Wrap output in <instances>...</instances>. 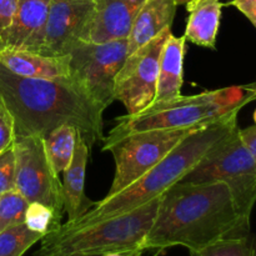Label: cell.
Returning <instances> with one entry per match:
<instances>
[{
  "label": "cell",
  "instance_id": "1",
  "mask_svg": "<svg viewBox=\"0 0 256 256\" xmlns=\"http://www.w3.org/2000/svg\"><path fill=\"white\" fill-rule=\"evenodd\" d=\"M250 235V219L236 206L226 184L179 182L162 195L144 249L188 250Z\"/></svg>",
  "mask_w": 256,
  "mask_h": 256
},
{
  "label": "cell",
  "instance_id": "2",
  "mask_svg": "<svg viewBox=\"0 0 256 256\" xmlns=\"http://www.w3.org/2000/svg\"><path fill=\"white\" fill-rule=\"evenodd\" d=\"M0 95L14 116L16 136H44L69 124L90 148L104 140L105 108L74 76L29 79L0 65Z\"/></svg>",
  "mask_w": 256,
  "mask_h": 256
},
{
  "label": "cell",
  "instance_id": "3",
  "mask_svg": "<svg viewBox=\"0 0 256 256\" xmlns=\"http://www.w3.org/2000/svg\"><path fill=\"white\" fill-rule=\"evenodd\" d=\"M239 112L235 110L192 132L140 179L122 192L94 202L84 215L62 225L68 228L84 226L96 220L124 214L160 198L172 185L182 182L212 148L239 128Z\"/></svg>",
  "mask_w": 256,
  "mask_h": 256
},
{
  "label": "cell",
  "instance_id": "4",
  "mask_svg": "<svg viewBox=\"0 0 256 256\" xmlns=\"http://www.w3.org/2000/svg\"><path fill=\"white\" fill-rule=\"evenodd\" d=\"M160 202L162 196L124 214L84 226L68 228L62 224L59 229L42 238L35 256H102L118 250L144 249Z\"/></svg>",
  "mask_w": 256,
  "mask_h": 256
},
{
  "label": "cell",
  "instance_id": "5",
  "mask_svg": "<svg viewBox=\"0 0 256 256\" xmlns=\"http://www.w3.org/2000/svg\"><path fill=\"white\" fill-rule=\"evenodd\" d=\"M252 102L244 86H229L154 102L136 115L116 119V125L104 139H118L132 132L158 129H185L209 124Z\"/></svg>",
  "mask_w": 256,
  "mask_h": 256
},
{
  "label": "cell",
  "instance_id": "6",
  "mask_svg": "<svg viewBox=\"0 0 256 256\" xmlns=\"http://www.w3.org/2000/svg\"><path fill=\"white\" fill-rule=\"evenodd\" d=\"M182 182H224L242 214L250 219L256 204V162L240 139L239 128L212 148Z\"/></svg>",
  "mask_w": 256,
  "mask_h": 256
},
{
  "label": "cell",
  "instance_id": "7",
  "mask_svg": "<svg viewBox=\"0 0 256 256\" xmlns=\"http://www.w3.org/2000/svg\"><path fill=\"white\" fill-rule=\"evenodd\" d=\"M202 126L146 130L118 139H104L102 152H112L115 162L114 180L106 196L122 192L140 179L188 135Z\"/></svg>",
  "mask_w": 256,
  "mask_h": 256
},
{
  "label": "cell",
  "instance_id": "8",
  "mask_svg": "<svg viewBox=\"0 0 256 256\" xmlns=\"http://www.w3.org/2000/svg\"><path fill=\"white\" fill-rule=\"evenodd\" d=\"M14 152L15 190L28 202H42L62 216V184L48 159L42 135L16 136Z\"/></svg>",
  "mask_w": 256,
  "mask_h": 256
},
{
  "label": "cell",
  "instance_id": "9",
  "mask_svg": "<svg viewBox=\"0 0 256 256\" xmlns=\"http://www.w3.org/2000/svg\"><path fill=\"white\" fill-rule=\"evenodd\" d=\"M72 76L106 109L114 100L115 79L128 56V39L94 44L78 40L69 52Z\"/></svg>",
  "mask_w": 256,
  "mask_h": 256
},
{
  "label": "cell",
  "instance_id": "10",
  "mask_svg": "<svg viewBox=\"0 0 256 256\" xmlns=\"http://www.w3.org/2000/svg\"><path fill=\"white\" fill-rule=\"evenodd\" d=\"M172 29H165L125 59L114 85V100L122 102L126 115H136L154 104L162 46Z\"/></svg>",
  "mask_w": 256,
  "mask_h": 256
},
{
  "label": "cell",
  "instance_id": "11",
  "mask_svg": "<svg viewBox=\"0 0 256 256\" xmlns=\"http://www.w3.org/2000/svg\"><path fill=\"white\" fill-rule=\"evenodd\" d=\"M94 9V0H52L39 52L68 56L80 40Z\"/></svg>",
  "mask_w": 256,
  "mask_h": 256
},
{
  "label": "cell",
  "instance_id": "12",
  "mask_svg": "<svg viewBox=\"0 0 256 256\" xmlns=\"http://www.w3.org/2000/svg\"><path fill=\"white\" fill-rule=\"evenodd\" d=\"M145 0H94V9L80 40L102 42L128 39Z\"/></svg>",
  "mask_w": 256,
  "mask_h": 256
},
{
  "label": "cell",
  "instance_id": "13",
  "mask_svg": "<svg viewBox=\"0 0 256 256\" xmlns=\"http://www.w3.org/2000/svg\"><path fill=\"white\" fill-rule=\"evenodd\" d=\"M0 65L18 76L29 79L72 76L69 56H50L8 45L0 50Z\"/></svg>",
  "mask_w": 256,
  "mask_h": 256
},
{
  "label": "cell",
  "instance_id": "14",
  "mask_svg": "<svg viewBox=\"0 0 256 256\" xmlns=\"http://www.w3.org/2000/svg\"><path fill=\"white\" fill-rule=\"evenodd\" d=\"M50 4L52 0H18L16 12L5 45L39 52Z\"/></svg>",
  "mask_w": 256,
  "mask_h": 256
},
{
  "label": "cell",
  "instance_id": "15",
  "mask_svg": "<svg viewBox=\"0 0 256 256\" xmlns=\"http://www.w3.org/2000/svg\"><path fill=\"white\" fill-rule=\"evenodd\" d=\"M90 149L92 148L86 144L82 135H79L72 162L62 172L64 212L68 214V222L80 218L94 205V202L85 196V175Z\"/></svg>",
  "mask_w": 256,
  "mask_h": 256
},
{
  "label": "cell",
  "instance_id": "16",
  "mask_svg": "<svg viewBox=\"0 0 256 256\" xmlns=\"http://www.w3.org/2000/svg\"><path fill=\"white\" fill-rule=\"evenodd\" d=\"M176 8L175 0H145L135 16L128 38V55L154 39L165 29H172Z\"/></svg>",
  "mask_w": 256,
  "mask_h": 256
},
{
  "label": "cell",
  "instance_id": "17",
  "mask_svg": "<svg viewBox=\"0 0 256 256\" xmlns=\"http://www.w3.org/2000/svg\"><path fill=\"white\" fill-rule=\"evenodd\" d=\"M186 42L184 35L178 38L170 32L168 36L160 55L156 96L154 102H168L182 95Z\"/></svg>",
  "mask_w": 256,
  "mask_h": 256
},
{
  "label": "cell",
  "instance_id": "18",
  "mask_svg": "<svg viewBox=\"0 0 256 256\" xmlns=\"http://www.w3.org/2000/svg\"><path fill=\"white\" fill-rule=\"evenodd\" d=\"M222 4L220 0H198L186 6L189 18L184 36L199 46L215 49Z\"/></svg>",
  "mask_w": 256,
  "mask_h": 256
},
{
  "label": "cell",
  "instance_id": "19",
  "mask_svg": "<svg viewBox=\"0 0 256 256\" xmlns=\"http://www.w3.org/2000/svg\"><path fill=\"white\" fill-rule=\"evenodd\" d=\"M79 135L80 132L74 125L64 124L42 136L48 159L58 175L62 174L72 162Z\"/></svg>",
  "mask_w": 256,
  "mask_h": 256
},
{
  "label": "cell",
  "instance_id": "20",
  "mask_svg": "<svg viewBox=\"0 0 256 256\" xmlns=\"http://www.w3.org/2000/svg\"><path fill=\"white\" fill-rule=\"evenodd\" d=\"M42 238L24 222L6 228L0 232V256H22Z\"/></svg>",
  "mask_w": 256,
  "mask_h": 256
},
{
  "label": "cell",
  "instance_id": "21",
  "mask_svg": "<svg viewBox=\"0 0 256 256\" xmlns=\"http://www.w3.org/2000/svg\"><path fill=\"white\" fill-rule=\"evenodd\" d=\"M189 254L190 256H256V238L248 235L220 240L200 249L189 250Z\"/></svg>",
  "mask_w": 256,
  "mask_h": 256
},
{
  "label": "cell",
  "instance_id": "22",
  "mask_svg": "<svg viewBox=\"0 0 256 256\" xmlns=\"http://www.w3.org/2000/svg\"><path fill=\"white\" fill-rule=\"evenodd\" d=\"M62 215L42 202H29L25 212L24 224L32 232L46 236L62 225Z\"/></svg>",
  "mask_w": 256,
  "mask_h": 256
},
{
  "label": "cell",
  "instance_id": "23",
  "mask_svg": "<svg viewBox=\"0 0 256 256\" xmlns=\"http://www.w3.org/2000/svg\"><path fill=\"white\" fill-rule=\"evenodd\" d=\"M28 204L26 199L16 190H10L0 195V232L24 222Z\"/></svg>",
  "mask_w": 256,
  "mask_h": 256
},
{
  "label": "cell",
  "instance_id": "24",
  "mask_svg": "<svg viewBox=\"0 0 256 256\" xmlns=\"http://www.w3.org/2000/svg\"><path fill=\"white\" fill-rule=\"evenodd\" d=\"M10 190H15L14 144L0 152V195Z\"/></svg>",
  "mask_w": 256,
  "mask_h": 256
},
{
  "label": "cell",
  "instance_id": "25",
  "mask_svg": "<svg viewBox=\"0 0 256 256\" xmlns=\"http://www.w3.org/2000/svg\"><path fill=\"white\" fill-rule=\"evenodd\" d=\"M15 120L6 102L0 95V152L12 146L15 142Z\"/></svg>",
  "mask_w": 256,
  "mask_h": 256
},
{
  "label": "cell",
  "instance_id": "26",
  "mask_svg": "<svg viewBox=\"0 0 256 256\" xmlns=\"http://www.w3.org/2000/svg\"><path fill=\"white\" fill-rule=\"evenodd\" d=\"M18 0H0V40L5 45L16 12Z\"/></svg>",
  "mask_w": 256,
  "mask_h": 256
},
{
  "label": "cell",
  "instance_id": "27",
  "mask_svg": "<svg viewBox=\"0 0 256 256\" xmlns=\"http://www.w3.org/2000/svg\"><path fill=\"white\" fill-rule=\"evenodd\" d=\"M230 4L242 12L256 28V0H232Z\"/></svg>",
  "mask_w": 256,
  "mask_h": 256
},
{
  "label": "cell",
  "instance_id": "28",
  "mask_svg": "<svg viewBox=\"0 0 256 256\" xmlns=\"http://www.w3.org/2000/svg\"><path fill=\"white\" fill-rule=\"evenodd\" d=\"M239 135L242 142H244L245 148L249 150V152L256 162V125L242 130L239 129Z\"/></svg>",
  "mask_w": 256,
  "mask_h": 256
},
{
  "label": "cell",
  "instance_id": "29",
  "mask_svg": "<svg viewBox=\"0 0 256 256\" xmlns=\"http://www.w3.org/2000/svg\"><path fill=\"white\" fill-rule=\"evenodd\" d=\"M145 250L142 248H135V249H126V250H118V252H106L102 256H142Z\"/></svg>",
  "mask_w": 256,
  "mask_h": 256
},
{
  "label": "cell",
  "instance_id": "30",
  "mask_svg": "<svg viewBox=\"0 0 256 256\" xmlns=\"http://www.w3.org/2000/svg\"><path fill=\"white\" fill-rule=\"evenodd\" d=\"M244 88L248 90V92H249L250 96L252 98V100H255L256 99V80L252 82V84L246 85V86H244Z\"/></svg>",
  "mask_w": 256,
  "mask_h": 256
},
{
  "label": "cell",
  "instance_id": "31",
  "mask_svg": "<svg viewBox=\"0 0 256 256\" xmlns=\"http://www.w3.org/2000/svg\"><path fill=\"white\" fill-rule=\"evenodd\" d=\"M175 2H176L178 6H179V5H185V6H189V5L194 4V2H198V0H175Z\"/></svg>",
  "mask_w": 256,
  "mask_h": 256
},
{
  "label": "cell",
  "instance_id": "32",
  "mask_svg": "<svg viewBox=\"0 0 256 256\" xmlns=\"http://www.w3.org/2000/svg\"><path fill=\"white\" fill-rule=\"evenodd\" d=\"M254 122H255V125H256V109H255V112H254Z\"/></svg>",
  "mask_w": 256,
  "mask_h": 256
},
{
  "label": "cell",
  "instance_id": "33",
  "mask_svg": "<svg viewBox=\"0 0 256 256\" xmlns=\"http://www.w3.org/2000/svg\"><path fill=\"white\" fill-rule=\"evenodd\" d=\"M2 46H4V44H2V40H0V50L2 49Z\"/></svg>",
  "mask_w": 256,
  "mask_h": 256
}]
</instances>
